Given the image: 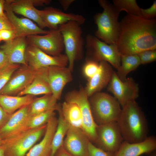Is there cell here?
Returning <instances> with one entry per match:
<instances>
[{
    "label": "cell",
    "instance_id": "1",
    "mask_svg": "<svg viewBox=\"0 0 156 156\" xmlns=\"http://www.w3.org/2000/svg\"><path fill=\"white\" fill-rule=\"evenodd\" d=\"M116 43L120 55L138 54L156 49V19L129 14L120 22Z\"/></svg>",
    "mask_w": 156,
    "mask_h": 156
},
{
    "label": "cell",
    "instance_id": "2",
    "mask_svg": "<svg viewBox=\"0 0 156 156\" xmlns=\"http://www.w3.org/2000/svg\"><path fill=\"white\" fill-rule=\"evenodd\" d=\"M124 141L131 143L139 142L148 137V127L146 117L135 100L122 107L116 121Z\"/></svg>",
    "mask_w": 156,
    "mask_h": 156
},
{
    "label": "cell",
    "instance_id": "3",
    "mask_svg": "<svg viewBox=\"0 0 156 156\" xmlns=\"http://www.w3.org/2000/svg\"><path fill=\"white\" fill-rule=\"evenodd\" d=\"M98 2L103 10L94 16L97 27L94 36L107 44H116L120 30L118 18L120 12L107 0H99Z\"/></svg>",
    "mask_w": 156,
    "mask_h": 156
},
{
    "label": "cell",
    "instance_id": "4",
    "mask_svg": "<svg viewBox=\"0 0 156 156\" xmlns=\"http://www.w3.org/2000/svg\"><path fill=\"white\" fill-rule=\"evenodd\" d=\"M88 100L93 119L97 125L117 121L122 109L114 96L100 92L94 94Z\"/></svg>",
    "mask_w": 156,
    "mask_h": 156
},
{
    "label": "cell",
    "instance_id": "5",
    "mask_svg": "<svg viewBox=\"0 0 156 156\" xmlns=\"http://www.w3.org/2000/svg\"><path fill=\"white\" fill-rule=\"evenodd\" d=\"M81 25L78 22L69 21L60 25L58 29L63 38L66 55L68 59V68L72 72L75 61L83 56L84 41Z\"/></svg>",
    "mask_w": 156,
    "mask_h": 156
},
{
    "label": "cell",
    "instance_id": "6",
    "mask_svg": "<svg viewBox=\"0 0 156 156\" xmlns=\"http://www.w3.org/2000/svg\"><path fill=\"white\" fill-rule=\"evenodd\" d=\"M47 124L38 128L27 129L3 140V144L5 147V156H25L44 133Z\"/></svg>",
    "mask_w": 156,
    "mask_h": 156
},
{
    "label": "cell",
    "instance_id": "7",
    "mask_svg": "<svg viewBox=\"0 0 156 156\" xmlns=\"http://www.w3.org/2000/svg\"><path fill=\"white\" fill-rule=\"evenodd\" d=\"M87 61H105L117 70L121 63V55L116 44H109L90 34L86 37Z\"/></svg>",
    "mask_w": 156,
    "mask_h": 156
},
{
    "label": "cell",
    "instance_id": "8",
    "mask_svg": "<svg viewBox=\"0 0 156 156\" xmlns=\"http://www.w3.org/2000/svg\"><path fill=\"white\" fill-rule=\"evenodd\" d=\"M66 101L76 104L80 109L83 120V130L94 144L96 139L97 125L93 119L87 95L84 88L80 87L78 90L68 92L65 96Z\"/></svg>",
    "mask_w": 156,
    "mask_h": 156
},
{
    "label": "cell",
    "instance_id": "9",
    "mask_svg": "<svg viewBox=\"0 0 156 156\" xmlns=\"http://www.w3.org/2000/svg\"><path fill=\"white\" fill-rule=\"evenodd\" d=\"M35 72L48 83L52 95L57 100L60 98L65 86L72 79V72L68 67L50 66L41 68Z\"/></svg>",
    "mask_w": 156,
    "mask_h": 156
},
{
    "label": "cell",
    "instance_id": "10",
    "mask_svg": "<svg viewBox=\"0 0 156 156\" xmlns=\"http://www.w3.org/2000/svg\"><path fill=\"white\" fill-rule=\"evenodd\" d=\"M96 135L94 145L105 151L116 153L124 140L116 121L97 125Z\"/></svg>",
    "mask_w": 156,
    "mask_h": 156
},
{
    "label": "cell",
    "instance_id": "11",
    "mask_svg": "<svg viewBox=\"0 0 156 156\" xmlns=\"http://www.w3.org/2000/svg\"><path fill=\"white\" fill-rule=\"evenodd\" d=\"M26 39L28 45L36 47L51 56L59 55L64 49L63 37L58 28L50 29L43 35H29Z\"/></svg>",
    "mask_w": 156,
    "mask_h": 156
},
{
    "label": "cell",
    "instance_id": "12",
    "mask_svg": "<svg viewBox=\"0 0 156 156\" xmlns=\"http://www.w3.org/2000/svg\"><path fill=\"white\" fill-rule=\"evenodd\" d=\"M122 107L129 102L135 100L139 96L138 84L131 77L123 81L114 71L107 88Z\"/></svg>",
    "mask_w": 156,
    "mask_h": 156
},
{
    "label": "cell",
    "instance_id": "13",
    "mask_svg": "<svg viewBox=\"0 0 156 156\" xmlns=\"http://www.w3.org/2000/svg\"><path fill=\"white\" fill-rule=\"evenodd\" d=\"M25 57L28 65L35 71L44 67L53 66L64 67L68 64L66 54L51 56L37 47L30 45H28Z\"/></svg>",
    "mask_w": 156,
    "mask_h": 156
},
{
    "label": "cell",
    "instance_id": "14",
    "mask_svg": "<svg viewBox=\"0 0 156 156\" xmlns=\"http://www.w3.org/2000/svg\"><path fill=\"white\" fill-rule=\"evenodd\" d=\"M35 75V71L28 65H23L13 73L0 94L17 95L31 83Z\"/></svg>",
    "mask_w": 156,
    "mask_h": 156
},
{
    "label": "cell",
    "instance_id": "15",
    "mask_svg": "<svg viewBox=\"0 0 156 156\" xmlns=\"http://www.w3.org/2000/svg\"><path fill=\"white\" fill-rule=\"evenodd\" d=\"M30 104L21 107L11 115L0 129V137L2 139L10 138L28 129L27 123L30 116Z\"/></svg>",
    "mask_w": 156,
    "mask_h": 156
},
{
    "label": "cell",
    "instance_id": "16",
    "mask_svg": "<svg viewBox=\"0 0 156 156\" xmlns=\"http://www.w3.org/2000/svg\"><path fill=\"white\" fill-rule=\"evenodd\" d=\"M37 11L46 27L50 29H58L60 25L70 21L77 22L81 25L86 21L81 15L65 13L52 7H47L42 10L38 9Z\"/></svg>",
    "mask_w": 156,
    "mask_h": 156
},
{
    "label": "cell",
    "instance_id": "17",
    "mask_svg": "<svg viewBox=\"0 0 156 156\" xmlns=\"http://www.w3.org/2000/svg\"><path fill=\"white\" fill-rule=\"evenodd\" d=\"M4 10L9 21L13 25L15 32V38L27 37L32 35L47 34L48 31L40 28L31 20L27 18H19L11 9L8 0H6Z\"/></svg>",
    "mask_w": 156,
    "mask_h": 156
},
{
    "label": "cell",
    "instance_id": "18",
    "mask_svg": "<svg viewBox=\"0 0 156 156\" xmlns=\"http://www.w3.org/2000/svg\"><path fill=\"white\" fill-rule=\"evenodd\" d=\"M62 146L73 156H88L90 141L81 130L69 125Z\"/></svg>",
    "mask_w": 156,
    "mask_h": 156
},
{
    "label": "cell",
    "instance_id": "19",
    "mask_svg": "<svg viewBox=\"0 0 156 156\" xmlns=\"http://www.w3.org/2000/svg\"><path fill=\"white\" fill-rule=\"evenodd\" d=\"M28 45L26 37L15 38L0 45V50L7 56L9 64L27 66L25 53Z\"/></svg>",
    "mask_w": 156,
    "mask_h": 156
},
{
    "label": "cell",
    "instance_id": "20",
    "mask_svg": "<svg viewBox=\"0 0 156 156\" xmlns=\"http://www.w3.org/2000/svg\"><path fill=\"white\" fill-rule=\"evenodd\" d=\"M99 67L97 73L88 79L84 88L89 98L94 94L100 92L107 85L114 72L110 64L105 61L99 62Z\"/></svg>",
    "mask_w": 156,
    "mask_h": 156
},
{
    "label": "cell",
    "instance_id": "21",
    "mask_svg": "<svg viewBox=\"0 0 156 156\" xmlns=\"http://www.w3.org/2000/svg\"><path fill=\"white\" fill-rule=\"evenodd\" d=\"M156 149V138L153 136H148L145 140L137 143L123 141L115 156H140L143 154L148 155Z\"/></svg>",
    "mask_w": 156,
    "mask_h": 156
},
{
    "label": "cell",
    "instance_id": "22",
    "mask_svg": "<svg viewBox=\"0 0 156 156\" xmlns=\"http://www.w3.org/2000/svg\"><path fill=\"white\" fill-rule=\"evenodd\" d=\"M57 123L58 119L55 116L49 120L43 139L29 151L26 156H50L52 140Z\"/></svg>",
    "mask_w": 156,
    "mask_h": 156
},
{
    "label": "cell",
    "instance_id": "23",
    "mask_svg": "<svg viewBox=\"0 0 156 156\" xmlns=\"http://www.w3.org/2000/svg\"><path fill=\"white\" fill-rule=\"evenodd\" d=\"M12 11L36 23L43 29L46 26L34 7L33 0H8Z\"/></svg>",
    "mask_w": 156,
    "mask_h": 156
},
{
    "label": "cell",
    "instance_id": "24",
    "mask_svg": "<svg viewBox=\"0 0 156 156\" xmlns=\"http://www.w3.org/2000/svg\"><path fill=\"white\" fill-rule=\"evenodd\" d=\"M36 98L31 95L12 96L0 94V105L11 115L21 107L30 104Z\"/></svg>",
    "mask_w": 156,
    "mask_h": 156
},
{
    "label": "cell",
    "instance_id": "25",
    "mask_svg": "<svg viewBox=\"0 0 156 156\" xmlns=\"http://www.w3.org/2000/svg\"><path fill=\"white\" fill-rule=\"evenodd\" d=\"M60 109L64 118L70 126L83 131L82 115L76 104L65 101L60 105Z\"/></svg>",
    "mask_w": 156,
    "mask_h": 156
},
{
    "label": "cell",
    "instance_id": "26",
    "mask_svg": "<svg viewBox=\"0 0 156 156\" xmlns=\"http://www.w3.org/2000/svg\"><path fill=\"white\" fill-rule=\"evenodd\" d=\"M57 101L52 94H45L40 97H36L30 104L29 116L49 110H57L58 106Z\"/></svg>",
    "mask_w": 156,
    "mask_h": 156
},
{
    "label": "cell",
    "instance_id": "27",
    "mask_svg": "<svg viewBox=\"0 0 156 156\" xmlns=\"http://www.w3.org/2000/svg\"><path fill=\"white\" fill-rule=\"evenodd\" d=\"M57 110L58 112L59 117L57 128L52 140L50 156H54L57 151L62 146L64 137L69 127V125L65 120L62 115L60 104H58Z\"/></svg>",
    "mask_w": 156,
    "mask_h": 156
},
{
    "label": "cell",
    "instance_id": "28",
    "mask_svg": "<svg viewBox=\"0 0 156 156\" xmlns=\"http://www.w3.org/2000/svg\"><path fill=\"white\" fill-rule=\"evenodd\" d=\"M49 94H52V92L48 83L43 78L36 73L31 83L17 96L31 95L35 96Z\"/></svg>",
    "mask_w": 156,
    "mask_h": 156
},
{
    "label": "cell",
    "instance_id": "29",
    "mask_svg": "<svg viewBox=\"0 0 156 156\" xmlns=\"http://www.w3.org/2000/svg\"><path fill=\"white\" fill-rule=\"evenodd\" d=\"M141 64L139 57L137 54L121 55V63L116 73L122 81L126 79L127 75L130 72L136 69Z\"/></svg>",
    "mask_w": 156,
    "mask_h": 156
},
{
    "label": "cell",
    "instance_id": "30",
    "mask_svg": "<svg viewBox=\"0 0 156 156\" xmlns=\"http://www.w3.org/2000/svg\"><path fill=\"white\" fill-rule=\"evenodd\" d=\"M113 5L119 12L126 11L127 14L141 16V9L135 0H114Z\"/></svg>",
    "mask_w": 156,
    "mask_h": 156
},
{
    "label": "cell",
    "instance_id": "31",
    "mask_svg": "<svg viewBox=\"0 0 156 156\" xmlns=\"http://www.w3.org/2000/svg\"><path fill=\"white\" fill-rule=\"evenodd\" d=\"M55 115L54 111L52 110L30 116L27 123V128L34 129L45 124Z\"/></svg>",
    "mask_w": 156,
    "mask_h": 156
},
{
    "label": "cell",
    "instance_id": "32",
    "mask_svg": "<svg viewBox=\"0 0 156 156\" xmlns=\"http://www.w3.org/2000/svg\"><path fill=\"white\" fill-rule=\"evenodd\" d=\"M20 66L19 64H9L0 69V91L8 82L13 73Z\"/></svg>",
    "mask_w": 156,
    "mask_h": 156
},
{
    "label": "cell",
    "instance_id": "33",
    "mask_svg": "<svg viewBox=\"0 0 156 156\" xmlns=\"http://www.w3.org/2000/svg\"><path fill=\"white\" fill-rule=\"evenodd\" d=\"M99 67V62L87 61L83 68V72L88 79L92 77L98 71Z\"/></svg>",
    "mask_w": 156,
    "mask_h": 156
},
{
    "label": "cell",
    "instance_id": "34",
    "mask_svg": "<svg viewBox=\"0 0 156 156\" xmlns=\"http://www.w3.org/2000/svg\"><path fill=\"white\" fill-rule=\"evenodd\" d=\"M137 55L139 57L141 64L149 63L156 60V49L145 50Z\"/></svg>",
    "mask_w": 156,
    "mask_h": 156
},
{
    "label": "cell",
    "instance_id": "35",
    "mask_svg": "<svg viewBox=\"0 0 156 156\" xmlns=\"http://www.w3.org/2000/svg\"><path fill=\"white\" fill-rule=\"evenodd\" d=\"M116 153L105 151L94 145L90 141L88 148V156H115Z\"/></svg>",
    "mask_w": 156,
    "mask_h": 156
},
{
    "label": "cell",
    "instance_id": "36",
    "mask_svg": "<svg viewBox=\"0 0 156 156\" xmlns=\"http://www.w3.org/2000/svg\"><path fill=\"white\" fill-rule=\"evenodd\" d=\"M141 11L142 17L149 19L155 18L156 16V1H154L153 4L149 8L146 9L141 8Z\"/></svg>",
    "mask_w": 156,
    "mask_h": 156
},
{
    "label": "cell",
    "instance_id": "37",
    "mask_svg": "<svg viewBox=\"0 0 156 156\" xmlns=\"http://www.w3.org/2000/svg\"><path fill=\"white\" fill-rule=\"evenodd\" d=\"M0 34L2 40L5 42L10 41L15 38L14 30L3 29L0 31Z\"/></svg>",
    "mask_w": 156,
    "mask_h": 156
},
{
    "label": "cell",
    "instance_id": "38",
    "mask_svg": "<svg viewBox=\"0 0 156 156\" xmlns=\"http://www.w3.org/2000/svg\"><path fill=\"white\" fill-rule=\"evenodd\" d=\"M3 29L14 30V28L7 17H0V31Z\"/></svg>",
    "mask_w": 156,
    "mask_h": 156
},
{
    "label": "cell",
    "instance_id": "39",
    "mask_svg": "<svg viewBox=\"0 0 156 156\" xmlns=\"http://www.w3.org/2000/svg\"><path fill=\"white\" fill-rule=\"evenodd\" d=\"M11 115L7 113L0 105V129L6 122Z\"/></svg>",
    "mask_w": 156,
    "mask_h": 156
},
{
    "label": "cell",
    "instance_id": "40",
    "mask_svg": "<svg viewBox=\"0 0 156 156\" xmlns=\"http://www.w3.org/2000/svg\"><path fill=\"white\" fill-rule=\"evenodd\" d=\"M9 63L7 56L5 53L0 50V69L8 65Z\"/></svg>",
    "mask_w": 156,
    "mask_h": 156
},
{
    "label": "cell",
    "instance_id": "41",
    "mask_svg": "<svg viewBox=\"0 0 156 156\" xmlns=\"http://www.w3.org/2000/svg\"><path fill=\"white\" fill-rule=\"evenodd\" d=\"M74 0H60L59 2L64 10H66Z\"/></svg>",
    "mask_w": 156,
    "mask_h": 156
},
{
    "label": "cell",
    "instance_id": "42",
    "mask_svg": "<svg viewBox=\"0 0 156 156\" xmlns=\"http://www.w3.org/2000/svg\"><path fill=\"white\" fill-rule=\"evenodd\" d=\"M54 156H73L64 148L62 146L57 151Z\"/></svg>",
    "mask_w": 156,
    "mask_h": 156
},
{
    "label": "cell",
    "instance_id": "43",
    "mask_svg": "<svg viewBox=\"0 0 156 156\" xmlns=\"http://www.w3.org/2000/svg\"><path fill=\"white\" fill-rule=\"evenodd\" d=\"M5 0H0V17H5L7 16L4 12V6Z\"/></svg>",
    "mask_w": 156,
    "mask_h": 156
},
{
    "label": "cell",
    "instance_id": "44",
    "mask_svg": "<svg viewBox=\"0 0 156 156\" xmlns=\"http://www.w3.org/2000/svg\"><path fill=\"white\" fill-rule=\"evenodd\" d=\"M5 147L2 144L0 146V156H5Z\"/></svg>",
    "mask_w": 156,
    "mask_h": 156
},
{
    "label": "cell",
    "instance_id": "45",
    "mask_svg": "<svg viewBox=\"0 0 156 156\" xmlns=\"http://www.w3.org/2000/svg\"><path fill=\"white\" fill-rule=\"evenodd\" d=\"M147 155L149 156H156V152L155 151L149 153Z\"/></svg>",
    "mask_w": 156,
    "mask_h": 156
},
{
    "label": "cell",
    "instance_id": "46",
    "mask_svg": "<svg viewBox=\"0 0 156 156\" xmlns=\"http://www.w3.org/2000/svg\"><path fill=\"white\" fill-rule=\"evenodd\" d=\"M3 143V140L0 137V146L2 145Z\"/></svg>",
    "mask_w": 156,
    "mask_h": 156
},
{
    "label": "cell",
    "instance_id": "47",
    "mask_svg": "<svg viewBox=\"0 0 156 156\" xmlns=\"http://www.w3.org/2000/svg\"><path fill=\"white\" fill-rule=\"evenodd\" d=\"M2 41V39H1V36L0 34V42Z\"/></svg>",
    "mask_w": 156,
    "mask_h": 156
}]
</instances>
